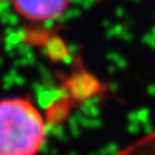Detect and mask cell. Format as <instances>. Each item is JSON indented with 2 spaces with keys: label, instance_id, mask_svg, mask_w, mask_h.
Listing matches in <instances>:
<instances>
[{
  "label": "cell",
  "instance_id": "1",
  "mask_svg": "<svg viewBox=\"0 0 155 155\" xmlns=\"http://www.w3.org/2000/svg\"><path fill=\"white\" fill-rule=\"evenodd\" d=\"M45 137L43 115L30 100L0 101V155H38Z\"/></svg>",
  "mask_w": 155,
  "mask_h": 155
},
{
  "label": "cell",
  "instance_id": "2",
  "mask_svg": "<svg viewBox=\"0 0 155 155\" xmlns=\"http://www.w3.org/2000/svg\"><path fill=\"white\" fill-rule=\"evenodd\" d=\"M21 17L32 22H48L64 14L70 0H11Z\"/></svg>",
  "mask_w": 155,
  "mask_h": 155
},
{
  "label": "cell",
  "instance_id": "3",
  "mask_svg": "<svg viewBox=\"0 0 155 155\" xmlns=\"http://www.w3.org/2000/svg\"><path fill=\"white\" fill-rule=\"evenodd\" d=\"M115 155H155V133L138 140Z\"/></svg>",
  "mask_w": 155,
  "mask_h": 155
}]
</instances>
